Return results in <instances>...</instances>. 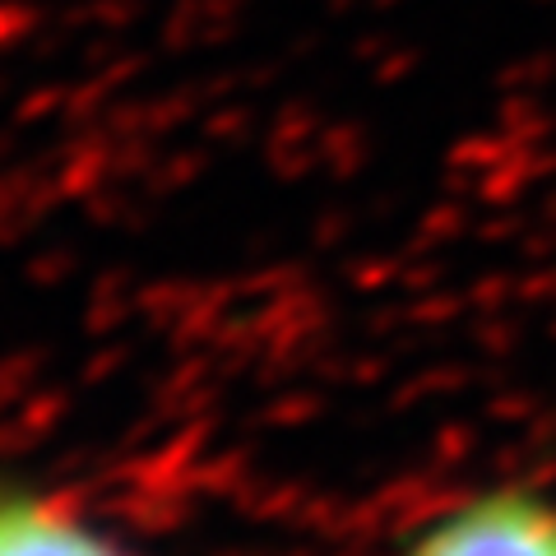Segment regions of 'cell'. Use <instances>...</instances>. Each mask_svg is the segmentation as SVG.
I'll return each instance as SVG.
<instances>
[{
  "label": "cell",
  "instance_id": "cell-2",
  "mask_svg": "<svg viewBox=\"0 0 556 556\" xmlns=\"http://www.w3.org/2000/svg\"><path fill=\"white\" fill-rule=\"evenodd\" d=\"M0 556H116L33 496L0 492Z\"/></svg>",
  "mask_w": 556,
  "mask_h": 556
},
{
  "label": "cell",
  "instance_id": "cell-1",
  "mask_svg": "<svg viewBox=\"0 0 556 556\" xmlns=\"http://www.w3.org/2000/svg\"><path fill=\"white\" fill-rule=\"evenodd\" d=\"M408 556H556V506L529 492H492L441 519Z\"/></svg>",
  "mask_w": 556,
  "mask_h": 556
}]
</instances>
